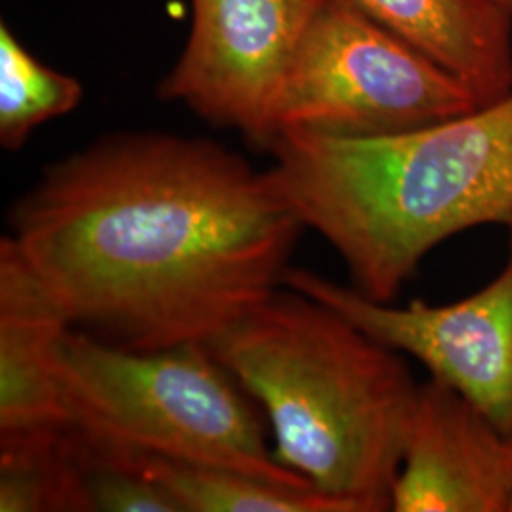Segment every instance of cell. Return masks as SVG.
<instances>
[{"label": "cell", "instance_id": "6da1fadb", "mask_svg": "<svg viewBox=\"0 0 512 512\" xmlns=\"http://www.w3.org/2000/svg\"><path fill=\"white\" fill-rule=\"evenodd\" d=\"M8 226L69 325L133 351L209 346L281 287L306 230L268 169L152 131L50 165Z\"/></svg>", "mask_w": 512, "mask_h": 512}, {"label": "cell", "instance_id": "7a4b0ae2", "mask_svg": "<svg viewBox=\"0 0 512 512\" xmlns=\"http://www.w3.org/2000/svg\"><path fill=\"white\" fill-rule=\"evenodd\" d=\"M264 150L281 198L376 302L391 304L446 239L512 222V93L380 137L279 131Z\"/></svg>", "mask_w": 512, "mask_h": 512}, {"label": "cell", "instance_id": "3957f363", "mask_svg": "<svg viewBox=\"0 0 512 512\" xmlns=\"http://www.w3.org/2000/svg\"><path fill=\"white\" fill-rule=\"evenodd\" d=\"M207 348L274 433L277 461L351 512H385L418 401L406 355L281 285Z\"/></svg>", "mask_w": 512, "mask_h": 512}, {"label": "cell", "instance_id": "277c9868", "mask_svg": "<svg viewBox=\"0 0 512 512\" xmlns=\"http://www.w3.org/2000/svg\"><path fill=\"white\" fill-rule=\"evenodd\" d=\"M61 389L67 423L93 442L315 488L277 461L249 393L205 344L133 351L71 327Z\"/></svg>", "mask_w": 512, "mask_h": 512}, {"label": "cell", "instance_id": "5b68a950", "mask_svg": "<svg viewBox=\"0 0 512 512\" xmlns=\"http://www.w3.org/2000/svg\"><path fill=\"white\" fill-rule=\"evenodd\" d=\"M475 109V97L454 74L353 0H325L275 95L270 139L293 129L380 137Z\"/></svg>", "mask_w": 512, "mask_h": 512}, {"label": "cell", "instance_id": "8992f818", "mask_svg": "<svg viewBox=\"0 0 512 512\" xmlns=\"http://www.w3.org/2000/svg\"><path fill=\"white\" fill-rule=\"evenodd\" d=\"M503 270L452 304L393 306L310 270L289 266L281 285L330 306L385 346L414 357L512 437V222Z\"/></svg>", "mask_w": 512, "mask_h": 512}, {"label": "cell", "instance_id": "52a82bcc", "mask_svg": "<svg viewBox=\"0 0 512 512\" xmlns=\"http://www.w3.org/2000/svg\"><path fill=\"white\" fill-rule=\"evenodd\" d=\"M190 2V35L158 95L266 147L275 95L325 0Z\"/></svg>", "mask_w": 512, "mask_h": 512}, {"label": "cell", "instance_id": "ba28073f", "mask_svg": "<svg viewBox=\"0 0 512 512\" xmlns=\"http://www.w3.org/2000/svg\"><path fill=\"white\" fill-rule=\"evenodd\" d=\"M512 437L458 391L420 384L391 512H509Z\"/></svg>", "mask_w": 512, "mask_h": 512}, {"label": "cell", "instance_id": "9c48e42d", "mask_svg": "<svg viewBox=\"0 0 512 512\" xmlns=\"http://www.w3.org/2000/svg\"><path fill=\"white\" fill-rule=\"evenodd\" d=\"M71 329L12 243L0 239V437L67 427L61 344Z\"/></svg>", "mask_w": 512, "mask_h": 512}, {"label": "cell", "instance_id": "30bf717a", "mask_svg": "<svg viewBox=\"0 0 512 512\" xmlns=\"http://www.w3.org/2000/svg\"><path fill=\"white\" fill-rule=\"evenodd\" d=\"M488 107L512 93V14L497 0H353Z\"/></svg>", "mask_w": 512, "mask_h": 512}, {"label": "cell", "instance_id": "8fae6325", "mask_svg": "<svg viewBox=\"0 0 512 512\" xmlns=\"http://www.w3.org/2000/svg\"><path fill=\"white\" fill-rule=\"evenodd\" d=\"M124 454L164 488L181 512H351L348 505L315 488L281 486L228 467Z\"/></svg>", "mask_w": 512, "mask_h": 512}, {"label": "cell", "instance_id": "7c38bea8", "mask_svg": "<svg viewBox=\"0 0 512 512\" xmlns=\"http://www.w3.org/2000/svg\"><path fill=\"white\" fill-rule=\"evenodd\" d=\"M0 512H92L69 425L0 437Z\"/></svg>", "mask_w": 512, "mask_h": 512}, {"label": "cell", "instance_id": "4fadbf2b", "mask_svg": "<svg viewBox=\"0 0 512 512\" xmlns=\"http://www.w3.org/2000/svg\"><path fill=\"white\" fill-rule=\"evenodd\" d=\"M84 97L82 84L59 73L27 50L14 31L0 25V145L16 152L31 133L73 112Z\"/></svg>", "mask_w": 512, "mask_h": 512}, {"label": "cell", "instance_id": "5bb4252c", "mask_svg": "<svg viewBox=\"0 0 512 512\" xmlns=\"http://www.w3.org/2000/svg\"><path fill=\"white\" fill-rule=\"evenodd\" d=\"M501 6H505L509 12L512 14V0H497Z\"/></svg>", "mask_w": 512, "mask_h": 512}, {"label": "cell", "instance_id": "9a60e30c", "mask_svg": "<svg viewBox=\"0 0 512 512\" xmlns=\"http://www.w3.org/2000/svg\"><path fill=\"white\" fill-rule=\"evenodd\" d=\"M509 512H512V492H511V505H509Z\"/></svg>", "mask_w": 512, "mask_h": 512}]
</instances>
